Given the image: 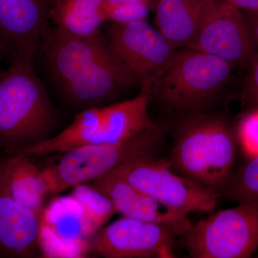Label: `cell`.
Wrapping results in <instances>:
<instances>
[{
  "mask_svg": "<svg viewBox=\"0 0 258 258\" xmlns=\"http://www.w3.org/2000/svg\"><path fill=\"white\" fill-rule=\"evenodd\" d=\"M167 160L177 174L221 195L233 176L237 142L235 131L218 115L182 117Z\"/></svg>",
  "mask_w": 258,
  "mask_h": 258,
  "instance_id": "1",
  "label": "cell"
},
{
  "mask_svg": "<svg viewBox=\"0 0 258 258\" xmlns=\"http://www.w3.org/2000/svg\"><path fill=\"white\" fill-rule=\"evenodd\" d=\"M52 0H0V45L13 58L40 52Z\"/></svg>",
  "mask_w": 258,
  "mask_h": 258,
  "instance_id": "11",
  "label": "cell"
},
{
  "mask_svg": "<svg viewBox=\"0 0 258 258\" xmlns=\"http://www.w3.org/2000/svg\"><path fill=\"white\" fill-rule=\"evenodd\" d=\"M151 5L145 3L125 5L103 10L106 22L126 24L147 20Z\"/></svg>",
  "mask_w": 258,
  "mask_h": 258,
  "instance_id": "24",
  "label": "cell"
},
{
  "mask_svg": "<svg viewBox=\"0 0 258 258\" xmlns=\"http://www.w3.org/2000/svg\"><path fill=\"white\" fill-rule=\"evenodd\" d=\"M254 43L242 12L225 0H208L198 35L189 47L236 67L250 63L255 55Z\"/></svg>",
  "mask_w": 258,
  "mask_h": 258,
  "instance_id": "8",
  "label": "cell"
},
{
  "mask_svg": "<svg viewBox=\"0 0 258 258\" xmlns=\"http://www.w3.org/2000/svg\"><path fill=\"white\" fill-rule=\"evenodd\" d=\"M152 0H105L103 10L106 8H113V7L121 6L125 5L145 4L152 5Z\"/></svg>",
  "mask_w": 258,
  "mask_h": 258,
  "instance_id": "27",
  "label": "cell"
},
{
  "mask_svg": "<svg viewBox=\"0 0 258 258\" xmlns=\"http://www.w3.org/2000/svg\"><path fill=\"white\" fill-rule=\"evenodd\" d=\"M97 231L72 197L55 199L40 217V246L46 257H83Z\"/></svg>",
  "mask_w": 258,
  "mask_h": 258,
  "instance_id": "10",
  "label": "cell"
},
{
  "mask_svg": "<svg viewBox=\"0 0 258 258\" xmlns=\"http://www.w3.org/2000/svg\"><path fill=\"white\" fill-rule=\"evenodd\" d=\"M3 48H2L1 45H0V53H1L2 51H3Z\"/></svg>",
  "mask_w": 258,
  "mask_h": 258,
  "instance_id": "29",
  "label": "cell"
},
{
  "mask_svg": "<svg viewBox=\"0 0 258 258\" xmlns=\"http://www.w3.org/2000/svg\"><path fill=\"white\" fill-rule=\"evenodd\" d=\"M243 98L252 108H258V55H254L249 63L248 74L244 83Z\"/></svg>",
  "mask_w": 258,
  "mask_h": 258,
  "instance_id": "25",
  "label": "cell"
},
{
  "mask_svg": "<svg viewBox=\"0 0 258 258\" xmlns=\"http://www.w3.org/2000/svg\"><path fill=\"white\" fill-rule=\"evenodd\" d=\"M151 92L152 83H142L138 96L104 107L103 121L91 144L125 142L155 124L148 111Z\"/></svg>",
  "mask_w": 258,
  "mask_h": 258,
  "instance_id": "16",
  "label": "cell"
},
{
  "mask_svg": "<svg viewBox=\"0 0 258 258\" xmlns=\"http://www.w3.org/2000/svg\"><path fill=\"white\" fill-rule=\"evenodd\" d=\"M194 258H247L258 249V205L238 203L200 220L184 236Z\"/></svg>",
  "mask_w": 258,
  "mask_h": 258,
  "instance_id": "5",
  "label": "cell"
},
{
  "mask_svg": "<svg viewBox=\"0 0 258 258\" xmlns=\"http://www.w3.org/2000/svg\"><path fill=\"white\" fill-rule=\"evenodd\" d=\"M241 12L244 11L248 14H257L258 0H225Z\"/></svg>",
  "mask_w": 258,
  "mask_h": 258,
  "instance_id": "26",
  "label": "cell"
},
{
  "mask_svg": "<svg viewBox=\"0 0 258 258\" xmlns=\"http://www.w3.org/2000/svg\"><path fill=\"white\" fill-rule=\"evenodd\" d=\"M91 185L104 194L116 213L123 216L173 227L181 232V237L192 227L189 213L161 203L120 176L108 174L93 180Z\"/></svg>",
  "mask_w": 258,
  "mask_h": 258,
  "instance_id": "14",
  "label": "cell"
},
{
  "mask_svg": "<svg viewBox=\"0 0 258 258\" xmlns=\"http://www.w3.org/2000/svg\"><path fill=\"white\" fill-rule=\"evenodd\" d=\"M167 131L165 123L156 122L125 142L89 144L64 153L57 164L42 170L49 195L92 181L129 161L155 156L164 145Z\"/></svg>",
  "mask_w": 258,
  "mask_h": 258,
  "instance_id": "4",
  "label": "cell"
},
{
  "mask_svg": "<svg viewBox=\"0 0 258 258\" xmlns=\"http://www.w3.org/2000/svg\"><path fill=\"white\" fill-rule=\"evenodd\" d=\"M238 146L247 159L258 155V108H252L239 122L235 131Z\"/></svg>",
  "mask_w": 258,
  "mask_h": 258,
  "instance_id": "23",
  "label": "cell"
},
{
  "mask_svg": "<svg viewBox=\"0 0 258 258\" xmlns=\"http://www.w3.org/2000/svg\"><path fill=\"white\" fill-rule=\"evenodd\" d=\"M0 169L13 198L40 218L49 195L43 171L23 154H9L0 161Z\"/></svg>",
  "mask_w": 258,
  "mask_h": 258,
  "instance_id": "17",
  "label": "cell"
},
{
  "mask_svg": "<svg viewBox=\"0 0 258 258\" xmlns=\"http://www.w3.org/2000/svg\"><path fill=\"white\" fill-rule=\"evenodd\" d=\"M245 20L252 38L254 42L258 45V13L247 15V16L245 17Z\"/></svg>",
  "mask_w": 258,
  "mask_h": 258,
  "instance_id": "28",
  "label": "cell"
},
{
  "mask_svg": "<svg viewBox=\"0 0 258 258\" xmlns=\"http://www.w3.org/2000/svg\"><path fill=\"white\" fill-rule=\"evenodd\" d=\"M40 218L10 194L0 169V256L29 258L42 255Z\"/></svg>",
  "mask_w": 258,
  "mask_h": 258,
  "instance_id": "15",
  "label": "cell"
},
{
  "mask_svg": "<svg viewBox=\"0 0 258 258\" xmlns=\"http://www.w3.org/2000/svg\"><path fill=\"white\" fill-rule=\"evenodd\" d=\"M111 50V45L102 32L79 37L55 26L47 29L40 52L51 78L59 87Z\"/></svg>",
  "mask_w": 258,
  "mask_h": 258,
  "instance_id": "12",
  "label": "cell"
},
{
  "mask_svg": "<svg viewBox=\"0 0 258 258\" xmlns=\"http://www.w3.org/2000/svg\"><path fill=\"white\" fill-rule=\"evenodd\" d=\"M166 205L190 213H210L220 194L175 172L167 160L149 156L129 161L109 173Z\"/></svg>",
  "mask_w": 258,
  "mask_h": 258,
  "instance_id": "6",
  "label": "cell"
},
{
  "mask_svg": "<svg viewBox=\"0 0 258 258\" xmlns=\"http://www.w3.org/2000/svg\"><path fill=\"white\" fill-rule=\"evenodd\" d=\"M208 0H157L156 23L175 50L189 47L196 38Z\"/></svg>",
  "mask_w": 258,
  "mask_h": 258,
  "instance_id": "18",
  "label": "cell"
},
{
  "mask_svg": "<svg viewBox=\"0 0 258 258\" xmlns=\"http://www.w3.org/2000/svg\"><path fill=\"white\" fill-rule=\"evenodd\" d=\"M35 59L13 58L0 74V147L8 154L50 138L57 123Z\"/></svg>",
  "mask_w": 258,
  "mask_h": 258,
  "instance_id": "2",
  "label": "cell"
},
{
  "mask_svg": "<svg viewBox=\"0 0 258 258\" xmlns=\"http://www.w3.org/2000/svg\"><path fill=\"white\" fill-rule=\"evenodd\" d=\"M179 230L123 216L100 229L90 240L91 251L106 258L174 257Z\"/></svg>",
  "mask_w": 258,
  "mask_h": 258,
  "instance_id": "7",
  "label": "cell"
},
{
  "mask_svg": "<svg viewBox=\"0 0 258 258\" xmlns=\"http://www.w3.org/2000/svg\"><path fill=\"white\" fill-rule=\"evenodd\" d=\"M257 257H258V255L257 256Z\"/></svg>",
  "mask_w": 258,
  "mask_h": 258,
  "instance_id": "30",
  "label": "cell"
},
{
  "mask_svg": "<svg viewBox=\"0 0 258 258\" xmlns=\"http://www.w3.org/2000/svg\"><path fill=\"white\" fill-rule=\"evenodd\" d=\"M71 196L81 205L96 231L99 230L116 213L111 200L93 185L86 183L76 185Z\"/></svg>",
  "mask_w": 258,
  "mask_h": 258,
  "instance_id": "21",
  "label": "cell"
},
{
  "mask_svg": "<svg viewBox=\"0 0 258 258\" xmlns=\"http://www.w3.org/2000/svg\"><path fill=\"white\" fill-rule=\"evenodd\" d=\"M137 82L138 80L111 48L107 55L58 88L70 103L87 109L113 99Z\"/></svg>",
  "mask_w": 258,
  "mask_h": 258,
  "instance_id": "13",
  "label": "cell"
},
{
  "mask_svg": "<svg viewBox=\"0 0 258 258\" xmlns=\"http://www.w3.org/2000/svg\"><path fill=\"white\" fill-rule=\"evenodd\" d=\"M104 107H93L80 112L73 123L60 134L12 154L27 157H42L54 153H67L89 145L98 133L103 121Z\"/></svg>",
  "mask_w": 258,
  "mask_h": 258,
  "instance_id": "19",
  "label": "cell"
},
{
  "mask_svg": "<svg viewBox=\"0 0 258 258\" xmlns=\"http://www.w3.org/2000/svg\"><path fill=\"white\" fill-rule=\"evenodd\" d=\"M224 194L237 203L258 205V155L234 172Z\"/></svg>",
  "mask_w": 258,
  "mask_h": 258,
  "instance_id": "22",
  "label": "cell"
},
{
  "mask_svg": "<svg viewBox=\"0 0 258 258\" xmlns=\"http://www.w3.org/2000/svg\"><path fill=\"white\" fill-rule=\"evenodd\" d=\"M112 50L141 84L152 83L175 52L169 41L147 20L104 27Z\"/></svg>",
  "mask_w": 258,
  "mask_h": 258,
  "instance_id": "9",
  "label": "cell"
},
{
  "mask_svg": "<svg viewBox=\"0 0 258 258\" xmlns=\"http://www.w3.org/2000/svg\"><path fill=\"white\" fill-rule=\"evenodd\" d=\"M105 0H52L50 20L55 27L79 37H90L101 32L106 22Z\"/></svg>",
  "mask_w": 258,
  "mask_h": 258,
  "instance_id": "20",
  "label": "cell"
},
{
  "mask_svg": "<svg viewBox=\"0 0 258 258\" xmlns=\"http://www.w3.org/2000/svg\"><path fill=\"white\" fill-rule=\"evenodd\" d=\"M234 68L191 47L176 50L153 81L152 100L179 116L204 113L218 99Z\"/></svg>",
  "mask_w": 258,
  "mask_h": 258,
  "instance_id": "3",
  "label": "cell"
}]
</instances>
